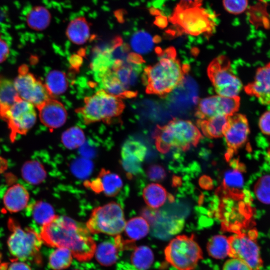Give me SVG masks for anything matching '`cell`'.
<instances>
[{"label":"cell","mask_w":270,"mask_h":270,"mask_svg":"<svg viewBox=\"0 0 270 270\" xmlns=\"http://www.w3.org/2000/svg\"><path fill=\"white\" fill-rule=\"evenodd\" d=\"M166 261L176 270H194L202 259V252L193 234L178 235L164 250Z\"/></svg>","instance_id":"obj_7"},{"label":"cell","mask_w":270,"mask_h":270,"mask_svg":"<svg viewBox=\"0 0 270 270\" xmlns=\"http://www.w3.org/2000/svg\"><path fill=\"white\" fill-rule=\"evenodd\" d=\"M159 54L158 62L144 68L142 80L147 94L162 96L182 82L188 66L180 63L173 47L160 50Z\"/></svg>","instance_id":"obj_2"},{"label":"cell","mask_w":270,"mask_h":270,"mask_svg":"<svg viewBox=\"0 0 270 270\" xmlns=\"http://www.w3.org/2000/svg\"><path fill=\"white\" fill-rule=\"evenodd\" d=\"M249 134L248 122L245 115L235 113L228 116V123L224 133L228 147L226 154L227 160L246 142Z\"/></svg>","instance_id":"obj_14"},{"label":"cell","mask_w":270,"mask_h":270,"mask_svg":"<svg viewBox=\"0 0 270 270\" xmlns=\"http://www.w3.org/2000/svg\"><path fill=\"white\" fill-rule=\"evenodd\" d=\"M84 186L96 194L102 192L106 196H114L120 192L123 183L118 175L102 168L96 178L85 181Z\"/></svg>","instance_id":"obj_16"},{"label":"cell","mask_w":270,"mask_h":270,"mask_svg":"<svg viewBox=\"0 0 270 270\" xmlns=\"http://www.w3.org/2000/svg\"><path fill=\"white\" fill-rule=\"evenodd\" d=\"M0 118L8 124L10 139L14 142L18 135H24L32 128L36 120L34 106L21 98L4 112Z\"/></svg>","instance_id":"obj_11"},{"label":"cell","mask_w":270,"mask_h":270,"mask_svg":"<svg viewBox=\"0 0 270 270\" xmlns=\"http://www.w3.org/2000/svg\"><path fill=\"white\" fill-rule=\"evenodd\" d=\"M229 116H220L206 119H198L196 123L206 137L218 138L224 136Z\"/></svg>","instance_id":"obj_23"},{"label":"cell","mask_w":270,"mask_h":270,"mask_svg":"<svg viewBox=\"0 0 270 270\" xmlns=\"http://www.w3.org/2000/svg\"><path fill=\"white\" fill-rule=\"evenodd\" d=\"M10 232L7 242L9 251L15 258L40 264V249L42 243L40 234L30 228H22L12 218L8 222Z\"/></svg>","instance_id":"obj_6"},{"label":"cell","mask_w":270,"mask_h":270,"mask_svg":"<svg viewBox=\"0 0 270 270\" xmlns=\"http://www.w3.org/2000/svg\"><path fill=\"white\" fill-rule=\"evenodd\" d=\"M30 212L34 220L42 226L48 222L56 216L52 206L42 201L33 204L30 206Z\"/></svg>","instance_id":"obj_34"},{"label":"cell","mask_w":270,"mask_h":270,"mask_svg":"<svg viewBox=\"0 0 270 270\" xmlns=\"http://www.w3.org/2000/svg\"><path fill=\"white\" fill-rule=\"evenodd\" d=\"M82 62V58L80 56L74 55L70 57V63L72 68H78L80 66Z\"/></svg>","instance_id":"obj_46"},{"label":"cell","mask_w":270,"mask_h":270,"mask_svg":"<svg viewBox=\"0 0 270 270\" xmlns=\"http://www.w3.org/2000/svg\"><path fill=\"white\" fill-rule=\"evenodd\" d=\"M130 44L132 48L139 54H144L149 52L153 46L152 36L148 32L139 30L132 36Z\"/></svg>","instance_id":"obj_36"},{"label":"cell","mask_w":270,"mask_h":270,"mask_svg":"<svg viewBox=\"0 0 270 270\" xmlns=\"http://www.w3.org/2000/svg\"><path fill=\"white\" fill-rule=\"evenodd\" d=\"M70 250L65 248H58L49 256L48 266L53 270H63L68 268L72 260Z\"/></svg>","instance_id":"obj_33"},{"label":"cell","mask_w":270,"mask_h":270,"mask_svg":"<svg viewBox=\"0 0 270 270\" xmlns=\"http://www.w3.org/2000/svg\"><path fill=\"white\" fill-rule=\"evenodd\" d=\"M9 264L2 261V255L0 254V270H7Z\"/></svg>","instance_id":"obj_48"},{"label":"cell","mask_w":270,"mask_h":270,"mask_svg":"<svg viewBox=\"0 0 270 270\" xmlns=\"http://www.w3.org/2000/svg\"><path fill=\"white\" fill-rule=\"evenodd\" d=\"M244 184V178L237 168L226 170L223 175L222 186L216 190V194L222 196L234 198Z\"/></svg>","instance_id":"obj_20"},{"label":"cell","mask_w":270,"mask_h":270,"mask_svg":"<svg viewBox=\"0 0 270 270\" xmlns=\"http://www.w3.org/2000/svg\"><path fill=\"white\" fill-rule=\"evenodd\" d=\"M8 168V162L4 158L0 156V174L3 173Z\"/></svg>","instance_id":"obj_47"},{"label":"cell","mask_w":270,"mask_h":270,"mask_svg":"<svg viewBox=\"0 0 270 270\" xmlns=\"http://www.w3.org/2000/svg\"><path fill=\"white\" fill-rule=\"evenodd\" d=\"M254 190L260 202L270 204V174H265L260 178L254 186Z\"/></svg>","instance_id":"obj_37"},{"label":"cell","mask_w":270,"mask_h":270,"mask_svg":"<svg viewBox=\"0 0 270 270\" xmlns=\"http://www.w3.org/2000/svg\"><path fill=\"white\" fill-rule=\"evenodd\" d=\"M44 84L52 96L62 94L68 87L66 74L58 70H53L48 72Z\"/></svg>","instance_id":"obj_30"},{"label":"cell","mask_w":270,"mask_h":270,"mask_svg":"<svg viewBox=\"0 0 270 270\" xmlns=\"http://www.w3.org/2000/svg\"><path fill=\"white\" fill-rule=\"evenodd\" d=\"M40 235L46 245L68 248L78 261H88L94 255L96 244L86 226L68 216L56 215L42 226Z\"/></svg>","instance_id":"obj_1"},{"label":"cell","mask_w":270,"mask_h":270,"mask_svg":"<svg viewBox=\"0 0 270 270\" xmlns=\"http://www.w3.org/2000/svg\"><path fill=\"white\" fill-rule=\"evenodd\" d=\"M66 35L72 42L82 44L90 38V26L84 16H78L72 20L66 29Z\"/></svg>","instance_id":"obj_22"},{"label":"cell","mask_w":270,"mask_h":270,"mask_svg":"<svg viewBox=\"0 0 270 270\" xmlns=\"http://www.w3.org/2000/svg\"><path fill=\"white\" fill-rule=\"evenodd\" d=\"M42 123L52 130L62 126L67 118V112L64 105L52 98L37 108Z\"/></svg>","instance_id":"obj_18"},{"label":"cell","mask_w":270,"mask_h":270,"mask_svg":"<svg viewBox=\"0 0 270 270\" xmlns=\"http://www.w3.org/2000/svg\"><path fill=\"white\" fill-rule=\"evenodd\" d=\"M128 242H134L144 238L150 231V224L142 216L130 219L125 226L124 230Z\"/></svg>","instance_id":"obj_27"},{"label":"cell","mask_w":270,"mask_h":270,"mask_svg":"<svg viewBox=\"0 0 270 270\" xmlns=\"http://www.w3.org/2000/svg\"><path fill=\"white\" fill-rule=\"evenodd\" d=\"M61 140L64 146L70 150H73L82 146L85 141L83 130L78 126H72L62 134Z\"/></svg>","instance_id":"obj_35"},{"label":"cell","mask_w":270,"mask_h":270,"mask_svg":"<svg viewBox=\"0 0 270 270\" xmlns=\"http://www.w3.org/2000/svg\"><path fill=\"white\" fill-rule=\"evenodd\" d=\"M246 92L262 104H270V62L258 68L254 80L244 87Z\"/></svg>","instance_id":"obj_17"},{"label":"cell","mask_w":270,"mask_h":270,"mask_svg":"<svg viewBox=\"0 0 270 270\" xmlns=\"http://www.w3.org/2000/svg\"><path fill=\"white\" fill-rule=\"evenodd\" d=\"M256 230H250L234 234L228 238V256L246 263L252 270H260L262 266Z\"/></svg>","instance_id":"obj_10"},{"label":"cell","mask_w":270,"mask_h":270,"mask_svg":"<svg viewBox=\"0 0 270 270\" xmlns=\"http://www.w3.org/2000/svg\"><path fill=\"white\" fill-rule=\"evenodd\" d=\"M222 270H252L246 263L234 258L228 259L224 264Z\"/></svg>","instance_id":"obj_41"},{"label":"cell","mask_w":270,"mask_h":270,"mask_svg":"<svg viewBox=\"0 0 270 270\" xmlns=\"http://www.w3.org/2000/svg\"><path fill=\"white\" fill-rule=\"evenodd\" d=\"M240 97L213 96L201 99L196 109L199 119H206L220 116H231L238 110Z\"/></svg>","instance_id":"obj_13"},{"label":"cell","mask_w":270,"mask_h":270,"mask_svg":"<svg viewBox=\"0 0 270 270\" xmlns=\"http://www.w3.org/2000/svg\"><path fill=\"white\" fill-rule=\"evenodd\" d=\"M202 137L192 122L178 118H174L164 126H156L153 134L156 148L162 154L172 148L187 150L192 146H196Z\"/></svg>","instance_id":"obj_4"},{"label":"cell","mask_w":270,"mask_h":270,"mask_svg":"<svg viewBox=\"0 0 270 270\" xmlns=\"http://www.w3.org/2000/svg\"><path fill=\"white\" fill-rule=\"evenodd\" d=\"M258 126L264 134L270 136V110L265 112L260 116Z\"/></svg>","instance_id":"obj_42"},{"label":"cell","mask_w":270,"mask_h":270,"mask_svg":"<svg viewBox=\"0 0 270 270\" xmlns=\"http://www.w3.org/2000/svg\"><path fill=\"white\" fill-rule=\"evenodd\" d=\"M142 196L147 205L153 209L162 206L168 198L170 202L174 200V197L162 186L156 183L147 185L143 190Z\"/></svg>","instance_id":"obj_24"},{"label":"cell","mask_w":270,"mask_h":270,"mask_svg":"<svg viewBox=\"0 0 270 270\" xmlns=\"http://www.w3.org/2000/svg\"><path fill=\"white\" fill-rule=\"evenodd\" d=\"M131 262L138 270H147L152 265L154 255L152 250L146 246L136 247L130 257Z\"/></svg>","instance_id":"obj_32"},{"label":"cell","mask_w":270,"mask_h":270,"mask_svg":"<svg viewBox=\"0 0 270 270\" xmlns=\"http://www.w3.org/2000/svg\"></svg>","instance_id":"obj_49"},{"label":"cell","mask_w":270,"mask_h":270,"mask_svg":"<svg viewBox=\"0 0 270 270\" xmlns=\"http://www.w3.org/2000/svg\"><path fill=\"white\" fill-rule=\"evenodd\" d=\"M202 0H180L170 18L182 32L192 36L212 34L216 26L213 14L202 6Z\"/></svg>","instance_id":"obj_3"},{"label":"cell","mask_w":270,"mask_h":270,"mask_svg":"<svg viewBox=\"0 0 270 270\" xmlns=\"http://www.w3.org/2000/svg\"><path fill=\"white\" fill-rule=\"evenodd\" d=\"M7 270H32V269L26 263L15 258L12 260Z\"/></svg>","instance_id":"obj_43"},{"label":"cell","mask_w":270,"mask_h":270,"mask_svg":"<svg viewBox=\"0 0 270 270\" xmlns=\"http://www.w3.org/2000/svg\"><path fill=\"white\" fill-rule=\"evenodd\" d=\"M126 224L122 206L112 202L94 209L86 226L90 234L118 236L124 232Z\"/></svg>","instance_id":"obj_8"},{"label":"cell","mask_w":270,"mask_h":270,"mask_svg":"<svg viewBox=\"0 0 270 270\" xmlns=\"http://www.w3.org/2000/svg\"><path fill=\"white\" fill-rule=\"evenodd\" d=\"M52 16L50 11L42 6H34L31 8L26 16L28 26L35 30H42L49 26Z\"/></svg>","instance_id":"obj_26"},{"label":"cell","mask_w":270,"mask_h":270,"mask_svg":"<svg viewBox=\"0 0 270 270\" xmlns=\"http://www.w3.org/2000/svg\"><path fill=\"white\" fill-rule=\"evenodd\" d=\"M222 4L225 10L228 13L238 14L246 9L248 0H222Z\"/></svg>","instance_id":"obj_39"},{"label":"cell","mask_w":270,"mask_h":270,"mask_svg":"<svg viewBox=\"0 0 270 270\" xmlns=\"http://www.w3.org/2000/svg\"><path fill=\"white\" fill-rule=\"evenodd\" d=\"M93 169L92 162L85 158H78L72 164L71 170L72 174L78 178H85L92 173Z\"/></svg>","instance_id":"obj_38"},{"label":"cell","mask_w":270,"mask_h":270,"mask_svg":"<svg viewBox=\"0 0 270 270\" xmlns=\"http://www.w3.org/2000/svg\"><path fill=\"white\" fill-rule=\"evenodd\" d=\"M208 254L215 259H224L228 256L229 244L228 238L217 234L210 238L207 243Z\"/></svg>","instance_id":"obj_31"},{"label":"cell","mask_w":270,"mask_h":270,"mask_svg":"<svg viewBox=\"0 0 270 270\" xmlns=\"http://www.w3.org/2000/svg\"><path fill=\"white\" fill-rule=\"evenodd\" d=\"M207 71L218 94L226 97L238 96L242 88V83L233 74L230 61L227 57L222 55L214 58L209 64Z\"/></svg>","instance_id":"obj_9"},{"label":"cell","mask_w":270,"mask_h":270,"mask_svg":"<svg viewBox=\"0 0 270 270\" xmlns=\"http://www.w3.org/2000/svg\"><path fill=\"white\" fill-rule=\"evenodd\" d=\"M120 248L118 242L106 240L96 246L94 255L98 262L102 266H111L118 258V251Z\"/></svg>","instance_id":"obj_25"},{"label":"cell","mask_w":270,"mask_h":270,"mask_svg":"<svg viewBox=\"0 0 270 270\" xmlns=\"http://www.w3.org/2000/svg\"><path fill=\"white\" fill-rule=\"evenodd\" d=\"M22 175L26 182L37 184L44 180L46 176V172L40 162L31 160L24 164L22 168Z\"/></svg>","instance_id":"obj_29"},{"label":"cell","mask_w":270,"mask_h":270,"mask_svg":"<svg viewBox=\"0 0 270 270\" xmlns=\"http://www.w3.org/2000/svg\"><path fill=\"white\" fill-rule=\"evenodd\" d=\"M124 106L122 98L100 90L85 98L84 106L76 112L86 124L100 121L109 123L122 114Z\"/></svg>","instance_id":"obj_5"},{"label":"cell","mask_w":270,"mask_h":270,"mask_svg":"<svg viewBox=\"0 0 270 270\" xmlns=\"http://www.w3.org/2000/svg\"><path fill=\"white\" fill-rule=\"evenodd\" d=\"M20 98L14 82L0 78V114L6 110Z\"/></svg>","instance_id":"obj_28"},{"label":"cell","mask_w":270,"mask_h":270,"mask_svg":"<svg viewBox=\"0 0 270 270\" xmlns=\"http://www.w3.org/2000/svg\"><path fill=\"white\" fill-rule=\"evenodd\" d=\"M9 47L7 42L0 37V63L4 62L8 56Z\"/></svg>","instance_id":"obj_44"},{"label":"cell","mask_w":270,"mask_h":270,"mask_svg":"<svg viewBox=\"0 0 270 270\" xmlns=\"http://www.w3.org/2000/svg\"><path fill=\"white\" fill-rule=\"evenodd\" d=\"M146 150V146L136 140H129L124 144L121 150V164L128 178L141 172L142 163Z\"/></svg>","instance_id":"obj_15"},{"label":"cell","mask_w":270,"mask_h":270,"mask_svg":"<svg viewBox=\"0 0 270 270\" xmlns=\"http://www.w3.org/2000/svg\"><path fill=\"white\" fill-rule=\"evenodd\" d=\"M147 175L150 180L152 181H161L166 177L164 168L159 164H152L147 170Z\"/></svg>","instance_id":"obj_40"},{"label":"cell","mask_w":270,"mask_h":270,"mask_svg":"<svg viewBox=\"0 0 270 270\" xmlns=\"http://www.w3.org/2000/svg\"><path fill=\"white\" fill-rule=\"evenodd\" d=\"M104 90L108 93L120 98L134 96L136 93L128 90L120 81L116 74L111 68L98 75Z\"/></svg>","instance_id":"obj_21"},{"label":"cell","mask_w":270,"mask_h":270,"mask_svg":"<svg viewBox=\"0 0 270 270\" xmlns=\"http://www.w3.org/2000/svg\"><path fill=\"white\" fill-rule=\"evenodd\" d=\"M30 194L22 184L17 183L10 186L3 197L4 209L10 212H17L28 206Z\"/></svg>","instance_id":"obj_19"},{"label":"cell","mask_w":270,"mask_h":270,"mask_svg":"<svg viewBox=\"0 0 270 270\" xmlns=\"http://www.w3.org/2000/svg\"><path fill=\"white\" fill-rule=\"evenodd\" d=\"M14 83L20 97L36 108L53 97L46 84L37 79L24 64L20 66Z\"/></svg>","instance_id":"obj_12"},{"label":"cell","mask_w":270,"mask_h":270,"mask_svg":"<svg viewBox=\"0 0 270 270\" xmlns=\"http://www.w3.org/2000/svg\"></svg>","instance_id":"obj_50"},{"label":"cell","mask_w":270,"mask_h":270,"mask_svg":"<svg viewBox=\"0 0 270 270\" xmlns=\"http://www.w3.org/2000/svg\"><path fill=\"white\" fill-rule=\"evenodd\" d=\"M200 186L206 190H212L213 188V182L212 179L206 175L202 176L199 180Z\"/></svg>","instance_id":"obj_45"}]
</instances>
